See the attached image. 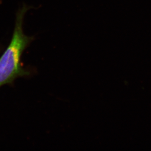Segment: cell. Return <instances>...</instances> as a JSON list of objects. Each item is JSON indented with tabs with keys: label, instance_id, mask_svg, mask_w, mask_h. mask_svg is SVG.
Wrapping results in <instances>:
<instances>
[{
	"label": "cell",
	"instance_id": "cell-1",
	"mask_svg": "<svg viewBox=\"0 0 151 151\" xmlns=\"http://www.w3.org/2000/svg\"><path fill=\"white\" fill-rule=\"evenodd\" d=\"M28 9L27 6H24L16 13L12 40L0 57V87L12 84L18 77L29 74L21 64V57L23 52L33 40V37L26 35L23 31V21Z\"/></svg>",
	"mask_w": 151,
	"mask_h": 151
}]
</instances>
